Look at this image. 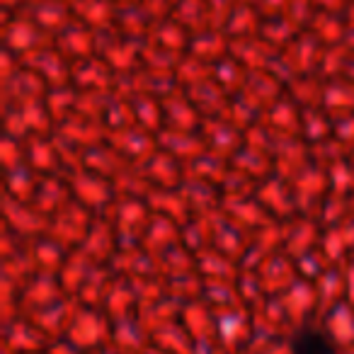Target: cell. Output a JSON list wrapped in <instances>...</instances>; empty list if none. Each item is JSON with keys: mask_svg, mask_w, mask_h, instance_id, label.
I'll return each instance as SVG.
<instances>
[{"mask_svg": "<svg viewBox=\"0 0 354 354\" xmlns=\"http://www.w3.org/2000/svg\"><path fill=\"white\" fill-rule=\"evenodd\" d=\"M291 352L294 354H335V349H333V339H330L328 335L308 330V333L296 335Z\"/></svg>", "mask_w": 354, "mask_h": 354, "instance_id": "obj_1", "label": "cell"}]
</instances>
